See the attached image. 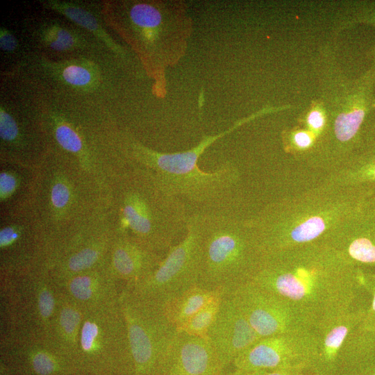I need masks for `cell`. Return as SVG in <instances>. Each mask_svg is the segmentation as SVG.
Instances as JSON below:
<instances>
[{"mask_svg":"<svg viewBox=\"0 0 375 375\" xmlns=\"http://www.w3.org/2000/svg\"><path fill=\"white\" fill-rule=\"evenodd\" d=\"M365 314L360 305L316 329L311 375H363L375 360V335L363 329Z\"/></svg>","mask_w":375,"mask_h":375,"instance_id":"obj_5","label":"cell"},{"mask_svg":"<svg viewBox=\"0 0 375 375\" xmlns=\"http://www.w3.org/2000/svg\"><path fill=\"white\" fill-rule=\"evenodd\" d=\"M64 80L76 86H85L90 83L92 81V74L90 70L78 65H72L66 67L62 71Z\"/></svg>","mask_w":375,"mask_h":375,"instance_id":"obj_22","label":"cell"},{"mask_svg":"<svg viewBox=\"0 0 375 375\" xmlns=\"http://www.w3.org/2000/svg\"><path fill=\"white\" fill-rule=\"evenodd\" d=\"M294 140L297 145L301 147H306L309 146L311 142L310 136L304 132L297 133L294 136Z\"/></svg>","mask_w":375,"mask_h":375,"instance_id":"obj_33","label":"cell"},{"mask_svg":"<svg viewBox=\"0 0 375 375\" xmlns=\"http://www.w3.org/2000/svg\"><path fill=\"white\" fill-rule=\"evenodd\" d=\"M223 294L215 297L204 307L195 313L178 331H183L194 336L207 338V333L219 311Z\"/></svg>","mask_w":375,"mask_h":375,"instance_id":"obj_14","label":"cell"},{"mask_svg":"<svg viewBox=\"0 0 375 375\" xmlns=\"http://www.w3.org/2000/svg\"><path fill=\"white\" fill-rule=\"evenodd\" d=\"M133 375H156L178 331L163 306L133 293L123 306Z\"/></svg>","mask_w":375,"mask_h":375,"instance_id":"obj_6","label":"cell"},{"mask_svg":"<svg viewBox=\"0 0 375 375\" xmlns=\"http://www.w3.org/2000/svg\"><path fill=\"white\" fill-rule=\"evenodd\" d=\"M99 257L97 251L85 249L73 256L69 261L68 267L72 272H80L92 266Z\"/></svg>","mask_w":375,"mask_h":375,"instance_id":"obj_23","label":"cell"},{"mask_svg":"<svg viewBox=\"0 0 375 375\" xmlns=\"http://www.w3.org/2000/svg\"><path fill=\"white\" fill-rule=\"evenodd\" d=\"M60 325L64 332L67 335H73L78 327L80 315L72 308H66L60 315Z\"/></svg>","mask_w":375,"mask_h":375,"instance_id":"obj_26","label":"cell"},{"mask_svg":"<svg viewBox=\"0 0 375 375\" xmlns=\"http://www.w3.org/2000/svg\"><path fill=\"white\" fill-rule=\"evenodd\" d=\"M15 176L8 172H1L0 175V192L1 199L10 196L17 187Z\"/></svg>","mask_w":375,"mask_h":375,"instance_id":"obj_27","label":"cell"},{"mask_svg":"<svg viewBox=\"0 0 375 375\" xmlns=\"http://www.w3.org/2000/svg\"><path fill=\"white\" fill-rule=\"evenodd\" d=\"M74 375H89V374H82V373H77V374H74Z\"/></svg>","mask_w":375,"mask_h":375,"instance_id":"obj_38","label":"cell"},{"mask_svg":"<svg viewBox=\"0 0 375 375\" xmlns=\"http://www.w3.org/2000/svg\"><path fill=\"white\" fill-rule=\"evenodd\" d=\"M251 282L288 303L315 329L359 306L363 290L360 272L329 251L267 256Z\"/></svg>","mask_w":375,"mask_h":375,"instance_id":"obj_1","label":"cell"},{"mask_svg":"<svg viewBox=\"0 0 375 375\" xmlns=\"http://www.w3.org/2000/svg\"><path fill=\"white\" fill-rule=\"evenodd\" d=\"M69 290L75 298L85 301L92 298L96 290V286L90 276L83 275L76 276L71 281Z\"/></svg>","mask_w":375,"mask_h":375,"instance_id":"obj_21","label":"cell"},{"mask_svg":"<svg viewBox=\"0 0 375 375\" xmlns=\"http://www.w3.org/2000/svg\"><path fill=\"white\" fill-rule=\"evenodd\" d=\"M308 122L312 128L318 129L323 126L324 119L321 112L313 110L309 114Z\"/></svg>","mask_w":375,"mask_h":375,"instance_id":"obj_32","label":"cell"},{"mask_svg":"<svg viewBox=\"0 0 375 375\" xmlns=\"http://www.w3.org/2000/svg\"><path fill=\"white\" fill-rule=\"evenodd\" d=\"M56 138L65 149L76 153L82 148V142L77 133L69 126L62 124L55 131Z\"/></svg>","mask_w":375,"mask_h":375,"instance_id":"obj_20","label":"cell"},{"mask_svg":"<svg viewBox=\"0 0 375 375\" xmlns=\"http://www.w3.org/2000/svg\"><path fill=\"white\" fill-rule=\"evenodd\" d=\"M17 42L10 32L6 30L1 29L0 33V47L1 49L6 51H12L15 49Z\"/></svg>","mask_w":375,"mask_h":375,"instance_id":"obj_29","label":"cell"},{"mask_svg":"<svg viewBox=\"0 0 375 375\" xmlns=\"http://www.w3.org/2000/svg\"><path fill=\"white\" fill-rule=\"evenodd\" d=\"M316 329L292 331L260 338L233 361L244 372L260 370L307 371L317 351Z\"/></svg>","mask_w":375,"mask_h":375,"instance_id":"obj_8","label":"cell"},{"mask_svg":"<svg viewBox=\"0 0 375 375\" xmlns=\"http://www.w3.org/2000/svg\"><path fill=\"white\" fill-rule=\"evenodd\" d=\"M223 370L206 338L178 331L156 375H219Z\"/></svg>","mask_w":375,"mask_h":375,"instance_id":"obj_11","label":"cell"},{"mask_svg":"<svg viewBox=\"0 0 375 375\" xmlns=\"http://www.w3.org/2000/svg\"><path fill=\"white\" fill-rule=\"evenodd\" d=\"M18 236V233L13 227L3 228L0 233L1 246H7L14 242Z\"/></svg>","mask_w":375,"mask_h":375,"instance_id":"obj_31","label":"cell"},{"mask_svg":"<svg viewBox=\"0 0 375 375\" xmlns=\"http://www.w3.org/2000/svg\"><path fill=\"white\" fill-rule=\"evenodd\" d=\"M162 260L138 241L123 240L114 251L112 262L117 274L135 285L149 276Z\"/></svg>","mask_w":375,"mask_h":375,"instance_id":"obj_12","label":"cell"},{"mask_svg":"<svg viewBox=\"0 0 375 375\" xmlns=\"http://www.w3.org/2000/svg\"><path fill=\"white\" fill-rule=\"evenodd\" d=\"M246 374L247 375H304L303 371L292 369L260 370Z\"/></svg>","mask_w":375,"mask_h":375,"instance_id":"obj_30","label":"cell"},{"mask_svg":"<svg viewBox=\"0 0 375 375\" xmlns=\"http://www.w3.org/2000/svg\"><path fill=\"white\" fill-rule=\"evenodd\" d=\"M362 288L369 297L365 306V314L362 323V328L367 332L375 335V274L360 272Z\"/></svg>","mask_w":375,"mask_h":375,"instance_id":"obj_17","label":"cell"},{"mask_svg":"<svg viewBox=\"0 0 375 375\" xmlns=\"http://www.w3.org/2000/svg\"><path fill=\"white\" fill-rule=\"evenodd\" d=\"M199 243L195 212L190 215L185 235L169 250L157 269L134 285L133 294L161 305L198 285Z\"/></svg>","mask_w":375,"mask_h":375,"instance_id":"obj_7","label":"cell"},{"mask_svg":"<svg viewBox=\"0 0 375 375\" xmlns=\"http://www.w3.org/2000/svg\"><path fill=\"white\" fill-rule=\"evenodd\" d=\"M1 375H9L8 373H6L4 368L1 369Z\"/></svg>","mask_w":375,"mask_h":375,"instance_id":"obj_37","label":"cell"},{"mask_svg":"<svg viewBox=\"0 0 375 375\" xmlns=\"http://www.w3.org/2000/svg\"><path fill=\"white\" fill-rule=\"evenodd\" d=\"M51 7L63 13L68 18L92 31L101 38L109 42L108 35L103 31L94 17L87 10L70 4L51 3Z\"/></svg>","mask_w":375,"mask_h":375,"instance_id":"obj_15","label":"cell"},{"mask_svg":"<svg viewBox=\"0 0 375 375\" xmlns=\"http://www.w3.org/2000/svg\"><path fill=\"white\" fill-rule=\"evenodd\" d=\"M138 175L124 194V220L140 244L153 251H168L186 233L190 215L187 205L164 190L154 175Z\"/></svg>","mask_w":375,"mask_h":375,"instance_id":"obj_4","label":"cell"},{"mask_svg":"<svg viewBox=\"0 0 375 375\" xmlns=\"http://www.w3.org/2000/svg\"><path fill=\"white\" fill-rule=\"evenodd\" d=\"M363 375H375V360L370 365Z\"/></svg>","mask_w":375,"mask_h":375,"instance_id":"obj_34","label":"cell"},{"mask_svg":"<svg viewBox=\"0 0 375 375\" xmlns=\"http://www.w3.org/2000/svg\"><path fill=\"white\" fill-rule=\"evenodd\" d=\"M227 133L205 137L194 148L181 152L164 153L135 145L134 156L155 172L164 190L186 205L197 208V212L217 210L235 185L237 170L226 163L215 172H205L199 168L198 160L208 146Z\"/></svg>","mask_w":375,"mask_h":375,"instance_id":"obj_3","label":"cell"},{"mask_svg":"<svg viewBox=\"0 0 375 375\" xmlns=\"http://www.w3.org/2000/svg\"><path fill=\"white\" fill-rule=\"evenodd\" d=\"M38 307L42 317H49L51 316L54 308V300L52 294L48 290H44L40 294Z\"/></svg>","mask_w":375,"mask_h":375,"instance_id":"obj_28","label":"cell"},{"mask_svg":"<svg viewBox=\"0 0 375 375\" xmlns=\"http://www.w3.org/2000/svg\"><path fill=\"white\" fill-rule=\"evenodd\" d=\"M194 212L199 243L198 285L231 294L251 282L265 260L256 234L220 210Z\"/></svg>","mask_w":375,"mask_h":375,"instance_id":"obj_2","label":"cell"},{"mask_svg":"<svg viewBox=\"0 0 375 375\" xmlns=\"http://www.w3.org/2000/svg\"><path fill=\"white\" fill-rule=\"evenodd\" d=\"M261 338L315 327L288 303L250 282L231 294Z\"/></svg>","mask_w":375,"mask_h":375,"instance_id":"obj_9","label":"cell"},{"mask_svg":"<svg viewBox=\"0 0 375 375\" xmlns=\"http://www.w3.org/2000/svg\"><path fill=\"white\" fill-rule=\"evenodd\" d=\"M324 228L323 220L320 217H313L296 227L291 233V238L297 243L308 242L318 237Z\"/></svg>","mask_w":375,"mask_h":375,"instance_id":"obj_19","label":"cell"},{"mask_svg":"<svg viewBox=\"0 0 375 375\" xmlns=\"http://www.w3.org/2000/svg\"><path fill=\"white\" fill-rule=\"evenodd\" d=\"M365 22L368 21L370 23L375 25V10L372 12V14H369V17L367 18V19L365 20ZM373 54H375V47L373 51Z\"/></svg>","mask_w":375,"mask_h":375,"instance_id":"obj_35","label":"cell"},{"mask_svg":"<svg viewBox=\"0 0 375 375\" xmlns=\"http://www.w3.org/2000/svg\"><path fill=\"white\" fill-rule=\"evenodd\" d=\"M44 38L48 45L56 51L69 50L76 44L74 34L67 28L59 26L47 30Z\"/></svg>","mask_w":375,"mask_h":375,"instance_id":"obj_18","label":"cell"},{"mask_svg":"<svg viewBox=\"0 0 375 375\" xmlns=\"http://www.w3.org/2000/svg\"><path fill=\"white\" fill-rule=\"evenodd\" d=\"M219 375H247V374L242 371L235 369L233 372L228 373H222Z\"/></svg>","mask_w":375,"mask_h":375,"instance_id":"obj_36","label":"cell"},{"mask_svg":"<svg viewBox=\"0 0 375 375\" xmlns=\"http://www.w3.org/2000/svg\"><path fill=\"white\" fill-rule=\"evenodd\" d=\"M19 130L14 118L2 108L0 110V135L6 141L14 140Z\"/></svg>","mask_w":375,"mask_h":375,"instance_id":"obj_24","label":"cell"},{"mask_svg":"<svg viewBox=\"0 0 375 375\" xmlns=\"http://www.w3.org/2000/svg\"><path fill=\"white\" fill-rule=\"evenodd\" d=\"M222 294L194 285L163 305L168 319L178 329L217 295Z\"/></svg>","mask_w":375,"mask_h":375,"instance_id":"obj_13","label":"cell"},{"mask_svg":"<svg viewBox=\"0 0 375 375\" xmlns=\"http://www.w3.org/2000/svg\"><path fill=\"white\" fill-rule=\"evenodd\" d=\"M361 108H352L349 112L338 116L335 124V131L338 138L347 141L358 132L367 112Z\"/></svg>","mask_w":375,"mask_h":375,"instance_id":"obj_16","label":"cell"},{"mask_svg":"<svg viewBox=\"0 0 375 375\" xmlns=\"http://www.w3.org/2000/svg\"><path fill=\"white\" fill-rule=\"evenodd\" d=\"M208 340L224 369L260 337L251 327L231 294H223Z\"/></svg>","mask_w":375,"mask_h":375,"instance_id":"obj_10","label":"cell"},{"mask_svg":"<svg viewBox=\"0 0 375 375\" xmlns=\"http://www.w3.org/2000/svg\"><path fill=\"white\" fill-rule=\"evenodd\" d=\"M70 198V192L67 185L62 182L56 183L51 192V200L54 208L62 209L65 208Z\"/></svg>","mask_w":375,"mask_h":375,"instance_id":"obj_25","label":"cell"}]
</instances>
